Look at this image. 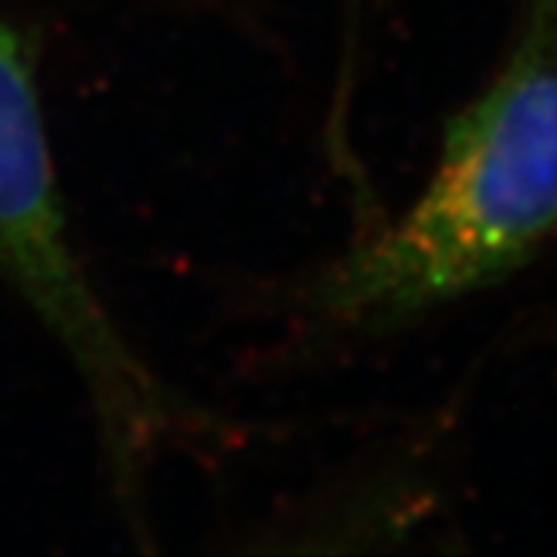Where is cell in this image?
Here are the masks:
<instances>
[{"mask_svg":"<svg viewBox=\"0 0 557 557\" xmlns=\"http://www.w3.org/2000/svg\"><path fill=\"white\" fill-rule=\"evenodd\" d=\"M557 242V0H523L490 84L412 205L319 278L313 317L384 332L518 276Z\"/></svg>","mask_w":557,"mask_h":557,"instance_id":"obj_1","label":"cell"},{"mask_svg":"<svg viewBox=\"0 0 557 557\" xmlns=\"http://www.w3.org/2000/svg\"><path fill=\"white\" fill-rule=\"evenodd\" d=\"M0 276L75 366L119 490L134 493L180 409L109 317L81 263L38 84L20 32L0 20Z\"/></svg>","mask_w":557,"mask_h":557,"instance_id":"obj_2","label":"cell"}]
</instances>
